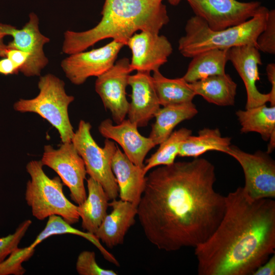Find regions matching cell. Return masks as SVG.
I'll return each mask as SVG.
<instances>
[{"label":"cell","instance_id":"8992f818","mask_svg":"<svg viewBox=\"0 0 275 275\" xmlns=\"http://www.w3.org/2000/svg\"><path fill=\"white\" fill-rule=\"evenodd\" d=\"M65 85L57 76L45 74L40 77L39 92L35 97L20 99L13 105L18 112L35 113L47 120L58 130L62 143L71 142L74 134L68 114V107L74 97L66 93Z\"/></svg>","mask_w":275,"mask_h":275},{"label":"cell","instance_id":"1f68e13d","mask_svg":"<svg viewBox=\"0 0 275 275\" xmlns=\"http://www.w3.org/2000/svg\"><path fill=\"white\" fill-rule=\"evenodd\" d=\"M31 224L30 219H26L19 225L13 233L0 238V263L18 248L19 243Z\"/></svg>","mask_w":275,"mask_h":275},{"label":"cell","instance_id":"4316f807","mask_svg":"<svg viewBox=\"0 0 275 275\" xmlns=\"http://www.w3.org/2000/svg\"><path fill=\"white\" fill-rule=\"evenodd\" d=\"M61 216L50 215L44 229L38 235L35 240L29 246L32 250L45 239L56 235L70 234L82 237L94 244L100 252L103 257L108 262L117 264L118 260L101 244L95 234L85 232L73 227Z\"/></svg>","mask_w":275,"mask_h":275},{"label":"cell","instance_id":"e0dca14e","mask_svg":"<svg viewBox=\"0 0 275 275\" xmlns=\"http://www.w3.org/2000/svg\"><path fill=\"white\" fill-rule=\"evenodd\" d=\"M128 85L131 88L128 119L138 127L146 126L160 108L150 72L137 71L130 75Z\"/></svg>","mask_w":275,"mask_h":275},{"label":"cell","instance_id":"ba28073f","mask_svg":"<svg viewBox=\"0 0 275 275\" xmlns=\"http://www.w3.org/2000/svg\"><path fill=\"white\" fill-rule=\"evenodd\" d=\"M56 172L69 189L70 197L80 205L87 198L84 185L87 173L85 164L72 142L62 143L58 149L45 145L40 160Z\"/></svg>","mask_w":275,"mask_h":275},{"label":"cell","instance_id":"9c48e42d","mask_svg":"<svg viewBox=\"0 0 275 275\" xmlns=\"http://www.w3.org/2000/svg\"><path fill=\"white\" fill-rule=\"evenodd\" d=\"M226 154L241 166L245 178L243 187L251 198L274 199L275 162L268 153L257 151L251 154L231 145Z\"/></svg>","mask_w":275,"mask_h":275},{"label":"cell","instance_id":"7a4b0ae2","mask_svg":"<svg viewBox=\"0 0 275 275\" xmlns=\"http://www.w3.org/2000/svg\"><path fill=\"white\" fill-rule=\"evenodd\" d=\"M224 216L195 248L199 275H253L275 254V201L253 199L243 187L225 196Z\"/></svg>","mask_w":275,"mask_h":275},{"label":"cell","instance_id":"ac0fdd59","mask_svg":"<svg viewBox=\"0 0 275 275\" xmlns=\"http://www.w3.org/2000/svg\"><path fill=\"white\" fill-rule=\"evenodd\" d=\"M108 205L112 210L104 217L95 235L112 249L123 243L126 233L135 224L137 207L129 202L116 199Z\"/></svg>","mask_w":275,"mask_h":275},{"label":"cell","instance_id":"6da1fadb","mask_svg":"<svg viewBox=\"0 0 275 275\" xmlns=\"http://www.w3.org/2000/svg\"><path fill=\"white\" fill-rule=\"evenodd\" d=\"M215 181L213 164L199 157L158 166L146 175L137 215L147 239L167 252L205 241L226 209Z\"/></svg>","mask_w":275,"mask_h":275},{"label":"cell","instance_id":"cb8c5ba5","mask_svg":"<svg viewBox=\"0 0 275 275\" xmlns=\"http://www.w3.org/2000/svg\"><path fill=\"white\" fill-rule=\"evenodd\" d=\"M231 138L223 137L218 128H204L198 135L188 136L181 144L178 155L198 157L209 151L226 153L231 145Z\"/></svg>","mask_w":275,"mask_h":275},{"label":"cell","instance_id":"484cf974","mask_svg":"<svg viewBox=\"0 0 275 275\" xmlns=\"http://www.w3.org/2000/svg\"><path fill=\"white\" fill-rule=\"evenodd\" d=\"M152 77L160 105L191 102L196 96L189 84L182 77L169 78L164 76L159 70L154 71Z\"/></svg>","mask_w":275,"mask_h":275},{"label":"cell","instance_id":"d4e9b609","mask_svg":"<svg viewBox=\"0 0 275 275\" xmlns=\"http://www.w3.org/2000/svg\"><path fill=\"white\" fill-rule=\"evenodd\" d=\"M236 115L241 126V133L257 132L266 141L275 133V106L268 107L264 104L238 110Z\"/></svg>","mask_w":275,"mask_h":275},{"label":"cell","instance_id":"d6a6232c","mask_svg":"<svg viewBox=\"0 0 275 275\" xmlns=\"http://www.w3.org/2000/svg\"><path fill=\"white\" fill-rule=\"evenodd\" d=\"M6 57L15 64L20 72L28 62L30 55L28 53L20 50L8 48L6 53Z\"/></svg>","mask_w":275,"mask_h":275},{"label":"cell","instance_id":"d590c367","mask_svg":"<svg viewBox=\"0 0 275 275\" xmlns=\"http://www.w3.org/2000/svg\"><path fill=\"white\" fill-rule=\"evenodd\" d=\"M19 72L18 68L10 59L5 57L0 60V74L9 75Z\"/></svg>","mask_w":275,"mask_h":275},{"label":"cell","instance_id":"ffe728a7","mask_svg":"<svg viewBox=\"0 0 275 275\" xmlns=\"http://www.w3.org/2000/svg\"><path fill=\"white\" fill-rule=\"evenodd\" d=\"M87 187L88 195L84 202L77 205V211L83 230L95 234L107 214L110 200L102 185L91 177L87 180Z\"/></svg>","mask_w":275,"mask_h":275},{"label":"cell","instance_id":"8fae6325","mask_svg":"<svg viewBox=\"0 0 275 275\" xmlns=\"http://www.w3.org/2000/svg\"><path fill=\"white\" fill-rule=\"evenodd\" d=\"M198 16L213 31L240 24L254 16L261 3L237 0H185Z\"/></svg>","mask_w":275,"mask_h":275},{"label":"cell","instance_id":"83f0119b","mask_svg":"<svg viewBox=\"0 0 275 275\" xmlns=\"http://www.w3.org/2000/svg\"><path fill=\"white\" fill-rule=\"evenodd\" d=\"M192 133V131L182 128L173 131L170 136L159 144L157 151L146 160L143 168L144 173H147L157 166L170 165L175 162L178 155L181 143Z\"/></svg>","mask_w":275,"mask_h":275},{"label":"cell","instance_id":"4dcf8cb0","mask_svg":"<svg viewBox=\"0 0 275 275\" xmlns=\"http://www.w3.org/2000/svg\"><path fill=\"white\" fill-rule=\"evenodd\" d=\"M256 47L263 52L275 53V10L268 11L265 28L257 38Z\"/></svg>","mask_w":275,"mask_h":275},{"label":"cell","instance_id":"5bb4252c","mask_svg":"<svg viewBox=\"0 0 275 275\" xmlns=\"http://www.w3.org/2000/svg\"><path fill=\"white\" fill-rule=\"evenodd\" d=\"M126 45L132 53L130 62L132 71L159 70L173 52L172 45L166 36L146 31L134 34Z\"/></svg>","mask_w":275,"mask_h":275},{"label":"cell","instance_id":"e575fe53","mask_svg":"<svg viewBox=\"0 0 275 275\" xmlns=\"http://www.w3.org/2000/svg\"><path fill=\"white\" fill-rule=\"evenodd\" d=\"M268 79L271 85V89L268 93L270 106H275V64L270 63L266 66Z\"/></svg>","mask_w":275,"mask_h":275},{"label":"cell","instance_id":"d6986e66","mask_svg":"<svg viewBox=\"0 0 275 275\" xmlns=\"http://www.w3.org/2000/svg\"><path fill=\"white\" fill-rule=\"evenodd\" d=\"M144 167L131 161L118 147L112 160V169L119 187L120 199L137 207L146 184Z\"/></svg>","mask_w":275,"mask_h":275},{"label":"cell","instance_id":"f546056e","mask_svg":"<svg viewBox=\"0 0 275 275\" xmlns=\"http://www.w3.org/2000/svg\"><path fill=\"white\" fill-rule=\"evenodd\" d=\"M76 270L80 275H117L113 270L106 269L99 266L96 261L94 252L84 251L78 255L75 265Z\"/></svg>","mask_w":275,"mask_h":275},{"label":"cell","instance_id":"5b68a950","mask_svg":"<svg viewBox=\"0 0 275 275\" xmlns=\"http://www.w3.org/2000/svg\"><path fill=\"white\" fill-rule=\"evenodd\" d=\"M41 160H31L26 166L31 179L26 184L25 200L33 215L42 221L50 215L61 216L71 225L79 221L77 205L65 196L59 177L49 178L44 172Z\"/></svg>","mask_w":275,"mask_h":275},{"label":"cell","instance_id":"277c9868","mask_svg":"<svg viewBox=\"0 0 275 275\" xmlns=\"http://www.w3.org/2000/svg\"><path fill=\"white\" fill-rule=\"evenodd\" d=\"M269 10L261 6L253 17L245 22L219 31H213L201 18L194 16L187 21L185 35L178 41V50L184 57L192 58L211 49H229L254 45L264 30Z\"/></svg>","mask_w":275,"mask_h":275},{"label":"cell","instance_id":"7c38bea8","mask_svg":"<svg viewBox=\"0 0 275 275\" xmlns=\"http://www.w3.org/2000/svg\"><path fill=\"white\" fill-rule=\"evenodd\" d=\"M124 45L113 40L101 47L68 55L62 61L61 66L72 84L80 85L89 77H98L110 69Z\"/></svg>","mask_w":275,"mask_h":275},{"label":"cell","instance_id":"52a82bcc","mask_svg":"<svg viewBox=\"0 0 275 275\" xmlns=\"http://www.w3.org/2000/svg\"><path fill=\"white\" fill-rule=\"evenodd\" d=\"M91 129L89 122L80 120L71 142L84 161L87 173L102 185L109 200H113L119 196V187L112 169L117 146L106 139L103 147H99L91 135Z\"/></svg>","mask_w":275,"mask_h":275},{"label":"cell","instance_id":"30bf717a","mask_svg":"<svg viewBox=\"0 0 275 275\" xmlns=\"http://www.w3.org/2000/svg\"><path fill=\"white\" fill-rule=\"evenodd\" d=\"M39 24V18L33 12L29 14L28 22L20 29L10 24L0 23V33L13 38L7 44L8 47L29 54L28 62L20 71L27 77L40 76L42 69L48 63L43 47L50 39L40 32Z\"/></svg>","mask_w":275,"mask_h":275},{"label":"cell","instance_id":"8d00e7d4","mask_svg":"<svg viewBox=\"0 0 275 275\" xmlns=\"http://www.w3.org/2000/svg\"><path fill=\"white\" fill-rule=\"evenodd\" d=\"M6 36L0 33V57L4 58L6 57V53L8 49L7 45L4 42V38Z\"/></svg>","mask_w":275,"mask_h":275},{"label":"cell","instance_id":"f1b7e54d","mask_svg":"<svg viewBox=\"0 0 275 275\" xmlns=\"http://www.w3.org/2000/svg\"><path fill=\"white\" fill-rule=\"evenodd\" d=\"M35 250L31 249L29 246L17 248L0 263V275L23 274L26 270L22 264L34 255Z\"/></svg>","mask_w":275,"mask_h":275},{"label":"cell","instance_id":"603a6c76","mask_svg":"<svg viewBox=\"0 0 275 275\" xmlns=\"http://www.w3.org/2000/svg\"><path fill=\"white\" fill-rule=\"evenodd\" d=\"M229 49L208 50L193 57L182 78L191 83L207 77L225 73Z\"/></svg>","mask_w":275,"mask_h":275},{"label":"cell","instance_id":"3957f363","mask_svg":"<svg viewBox=\"0 0 275 275\" xmlns=\"http://www.w3.org/2000/svg\"><path fill=\"white\" fill-rule=\"evenodd\" d=\"M163 0H105L102 17L93 28L64 33L62 51L68 55L86 50L98 42L112 38L126 45L138 31L159 34L169 21Z\"/></svg>","mask_w":275,"mask_h":275},{"label":"cell","instance_id":"2e32d148","mask_svg":"<svg viewBox=\"0 0 275 275\" xmlns=\"http://www.w3.org/2000/svg\"><path fill=\"white\" fill-rule=\"evenodd\" d=\"M98 130L105 139L120 145L129 159L140 167H144L146 156L156 146L149 137L141 135L137 126L128 119L114 125L110 119H106L100 123Z\"/></svg>","mask_w":275,"mask_h":275},{"label":"cell","instance_id":"44dd1931","mask_svg":"<svg viewBox=\"0 0 275 275\" xmlns=\"http://www.w3.org/2000/svg\"><path fill=\"white\" fill-rule=\"evenodd\" d=\"M198 113L193 102L169 105L160 108L155 114L149 138L156 146L166 140L181 122L191 119Z\"/></svg>","mask_w":275,"mask_h":275},{"label":"cell","instance_id":"74e56055","mask_svg":"<svg viewBox=\"0 0 275 275\" xmlns=\"http://www.w3.org/2000/svg\"><path fill=\"white\" fill-rule=\"evenodd\" d=\"M181 0H168V2L173 6L178 5Z\"/></svg>","mask_w":275,"mask_h":275},{"label":"cell","instance_id":"9a60e30c","mask_svg":"<svg viewBox=\"0 0 275 275\" xmlns=\"http://www.w3.org/2000/svg\"><path fill=\"white\" fill-rule=\"evenodd\" d=\"M228 57L245 86L247 95L245 109L269 102V93H261L256 86L257 81L260 79L258 66L262 64V60L256 46L245 45L231 48Z\"/></svg>","mask_w":275,"mask_h":275},{"label":"cell","instance_id":"4fadbf2b","mask_svg":"<svg viewBox=\"0 0 275 275\" xmlns=\"http://www.w3.org/2000/svg\"><path fill=\"white\" fill-rule=\"evenodd\" d=\"M131 72L129 59L124 58L97 77L95 81V91L116 124L125 119L127 115L129 102L126 98V89Z\"/></svg>","mask_w":275,"mask_h":275},{"label":"cell","instance_id":"7402d4cb","mask_svg":"<svg viewBox=\"0 0 275 275\" xmlns=\"http://www.w3.org/2000/svg\"><path fill=\"white\" fill-rule=\"evenodd\" d=\"M189 84L196 95L209 103L223 106L234 104L237 84L229 74L212 75Z\"/></svg>","mask_w":275,"mask_h":275},{"label":"cell","instance_id":"836d02e7","mask_svg":"<svg viewBox=\"0 0 275 275\" xmlns=\"http://www.w3.org/2000/svg\"><path fill=\"white\" fill-rule=\"evenodd\" d=\"M275 254H273L262 265L259 267L253 275H274Z\"/></svg>","mask_w":275,"mask_h":275}]
</instances>
